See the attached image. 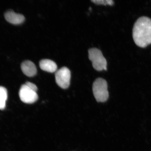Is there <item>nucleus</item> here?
I'll use <instances>...</instances> for the list:
<instances>
[{
  "label": "nucleus",
  "mask_w": 151,
  "mask_h": 151,
  "mask_svg": "<svg viewBox=\"0 0 151 151\" xmlns=\"http://www.w3.org/2000/svg\"><path fill=\"white\" fill-rule=\"evenodd\" d=\"M91 1L97 5L112 6L114 4V2L112 0H93Z\"/></svg>",
  "instance_id": "9d476101"
},
{
  "label": "nucleus",
  "mask_w": 151,
  "mask_h": 151,
  "mask_svg": "<svg viewBox=\"0 0 151 151\" xmlns=\"http://www.w3.org/2000/svg\"><path fill=\"white\" fill-rule=\"evenodd\" d=\"M88 58L94 69L98 71L107 70V62L99 49L92 48L88 51Z\"/></svg>",
  "instance_id": "7ed1b4c3"
},
{
  "label": "nucleus",
  "mask_w": 151,
  "mask_h": 151,
  "mask_svg": "<svg viewBox=\"0 0 151 151\" xmlns=\"http://www.w3.org/2000/svg\"><path fill=\"white\" fill-rule=\"evenodd\" d=\"M19 96L23 102L26 104L35 103L38 99L37 92L32 89L25 84L20 88Z\"/></svg>",
  "instance_id": "39448f33"
},
{
  "label": "nucleus",
  "mask_w": 151,
  "mask_h": 151,
  "mask_svg": "<svg viewBox=\"0 0 151 151\" xmlns=\"http://www.w3.org/2000/svg\"><path fill=\"white\" fill-rule=\"evenodd\" d=\"M39 65L42 70L50 73L56 72L58 68L55 62L49 59L41 60L40 62Z\"/></svg>",
  "instance_id": "6e6552de"
},
{
  "label": "nucleus",
  "mask_w": 151,
  "mask_h": 151,
  "mask_svg": "<svg viewBox=\"0 0 151 151\" xmlns=\"http://www.w3.org/2000/svg\"><path fill=\"white\" fill-rule=\"evenodd\" d=\"M21 67L22 72L28 77H33L37 74L36 67L33 62L29 60L22 62Z\"/></svg>",
  "instance_id": "0eeeda50"
},
{
  "label": "nucleus",
  "mask_w": 151,
  "mask_h": 151,
  "mask_svg": "<svg viewBox=\"0 0 151 151\" xmlns=\"http://www.w3.org/2000/svg\"><path fill=\"white\" fill-rule=\"evenodd\" d=\"M25 84L29 87L35 91L36 92H37V87L36 85L33 83L30 82H27Z\"/></svg>",
  "instance_id": "9b49d317"
},
{
  "label": "nucleus",
  "mask_w": 151,
  "mask_h": 151,
  "mask_svg": "<svg viewBox=\"0 0 151 151\" xmlns=\"http://www.w3.org/2000/svg\"><path fill=\"white\" fill-rule=\"evenodd\" d=\"M55 78L58 86L63 89H66L70 84V71L67 67H62L56 72Z\"/></svg>",
  "instance_id": "20e7f679"
},
{
  "label": "nucleus",
  "mask_w": 151,
  "mask_h": 151,
  "mask_svg": "<svg viewBox=\"0 0 151 151\" xmlns=\"http://www.w3.org/2000/svg\"><path fill=\"white\" fill-rule=\"evenodd\" d=\"M4 17L7 22L14 24H21L25 20L23 15L17 14L13 11H9L6 13Z\"/></svg>",
  "instance_id": "423d86ee"
},
{
  "label": "nucleus",
  "mask_w": 151,
  "mask_h": 151,
  "mask_svg": "<svg viewBox=\"0 0 151 151\" xmlns=\"http://www.w3.org/2000/svg\"><path fill=\"white\" fill-rule=\"evenodd\" d=\"M134 41L137 46L146 47L151 44V19L143 16L138 19L133 29Z\"/></svg>",
  "instance_id": "f257e3e1"
},
{
  "label": "nucleus",
  "mask_w": 151,
  "mask_h": 151,
  "mask_svg": "<svg viewBox=\"0 0 151 151\" xmlns=\"http://www.w3.org/2000/svg\"><path fill=\"white\" fill-rule=\"evenodd\" d=\"M7 99V90L4 87L0 86V109H4L6 106Z\"/></svg>",
  "instance_id": "1a4fd4ad"
},
{
  "label": "nucleus",
  "mask_w": 151,
  "mask_h": 151,
  "mask_svg": "<svg viewBox=\"0 0 151 151\" xmlns=\"http://www.w3.org/2000/svg\"><path fill=\"white\" fill-rule=\"evenodd\" d=\"M107 87L106 81L102 78H97L94 82L92 87L93 93L99 102H104L108 99L109 93Z\"/></svg>",
  "instance_id": "f03ea898"
}]
</instances>
